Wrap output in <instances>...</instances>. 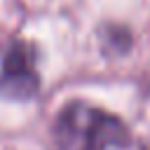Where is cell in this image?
Returning a JSON list of instances; mask_svg holds the SVG:
<instances>
[{
  "label": "cell",
  "instance_id": "1",
  "mask_svg": "<svg viewBox=\"0 0 150 150\" xmlns=\"http://www.w3.org/2000/svg\"><path fill=\"white\" fill-rule=\"evenodd\" d=\"M54 136L61 150H108L129 145V131L122 120L82 101H73L59 112Z\"/></svg>",
  "mask_w": 150,
  "mask_h": 150
},
{
  "label": "cell",
  "instance_id": "2",
  "mask_svg": "<svg viewBox=\"0 0 150 150\" xmlns=\"http://www.w3.org/2000/svg\"><path fill=\"white\" fill-rule=\"evenodd\" d=\"M40 87V77L35 70V52L28 42L16 40L5 52L0 66V94L12 101L30 98Z\"/></svg>",
  "mask_w": 150,
  "mask_h": 150
},
{
  "label": "cell",
  "instance_id": "3",
  "mask_svg": "<svg viewBox=\"0 0 150 150\" xmlns=\"http://www.w3.org/2000/svg\"><path fill=\"white\" fill-rule=\"evenodd\" d=\"M143 150H150V138H148V141L143 143Z\"/></svg>",
  "mask_w": 150,
  "mask_h": 150
}]
</instances>
